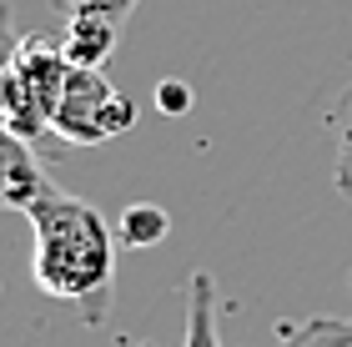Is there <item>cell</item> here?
Wrapping results in <instances>:
<instances>
[{
  "instance_id": "cell-6",
  "label": "cell",
  "mask_w": 352,
  "mask_h": 347,
  "mask_svg": "<svg viewBox=\"0 0 352 347\" xmlns=\"http://www.w3.org/2000/svg\"><path fill=\"white\" fill-rule=\"evenodd\" d=\"M327 126H332V186H338V197H352V81L332 101Z\"/></svg>"
},
{
  "instance_id": "cell-12",
  "label": "cell",
  "mask_w": 352,
  "mask_h": 347,
  "mask_svg": "<svg viewBox=\"0 0 352 347\" xmlns=\"http://www.w3.org/2000/svg\"><path fill=\"white\" fill-rule=\"evenodd\" d=\"M347 292H352V267H347Z\"/></svg>"
},
{
  "instance_id": "cell-11",
  "label": "cell",
  "mask_w": 352,
  "mask_h": 347,
  "mask_svg": "<svg viewBox=\"0 0 352 347\" xmlns=\"http://www.w3.org/2000/svg\"><path fill=\"white\" fill-rule=\"evenodd\" d=\"M21 30H15V10L6 5V0H0V76L10 71V60H15V51H21Z\"/></svg>"
},
{
  "instance_id": "cell-1",
  "label": "cell",
  "mask_w": 352,
  "mask_h": 347,
  "mask_svg": "<svg viewBox=\"0 0 352 347\" xmlns=\"http://www.w3.org/2000/svg\"><path fill=\"white\" fill-rule=\"evenodd\" d=\"M36 236L30 251V277L51 302L81 307L86 322H106L111 287H116V227L106 222L91 201L45 186L21 212Z\"/></svg>"
},
{
  "instance_id": "cell-4",
  "label": "cell",
  "mask_w": 352,
  "mask_h": 347,
  "mask_svg": "<svg viewBox=\"0 0 352 347\" xmlns=\"http://www.w3.org/2000/svg\"><path fill=\"white\" fill-rule=\"evenodd\" d=\"M116 36H121V21L111 15H66V30H60V45H66V60L71 66H106L111 51H116Z\"/></svg>"
},
{
  "instance_id": "cell-3",
  "label": "cell",
  "mask_w": 352,
  "mask_h": 347,
  "mask_svg": "<svg viewBox=\"0 0 352 347\" xmlns=\"http://www.w3.org/2000/svg\"><path fill=\"white\" fill-rule=\"evenodd\" d=\"M45 186L51 177H45L36 146L0 126V212H25Z\"/></svg>"
},
{
  "instance_id": "cell-8",
  "label": "cell",
  "mask_w": 352,
  "mask_h": 347,
  "mask_svg": "<svg viewBox=\"0 0 352 347\" xmlns=\"http://www.w3.org/2000/svg\"><path fill=\"white\" fill-rule=\"evenodd\" d=\"M272 347H352V317H307L297 327H282Z\"/></svg>"
},
{
  "instance_id": "cell-9",
  "label": "cell",
  "mask_w": 352,
  "mask_h": 347,
  "mask_svg": "<svg viewBox=\"0 0 352 347\" xmlns=\"http://www.w3.org/2000/svg\"><path fill=\"white\" fill-rule=\"evenodd\" d=\"M60 15H81V10H96V15H111V21H126L141 0H51Z\"/></svg>"
},
{
  "instance_id": "cell-10",
  "label": "cell",
  "mask_w": 352,
  "mask_h": 347,
  "mask_svg": "<svg viewBox=\"0 0 352 347\" xmlns=\"http://www.w3.org/2000/svg\"><path fill=\"white\" fill-rule=\"evenodd\" d=\"M156 111L162 116H186L191 111V86L186 81H156Z\"/></svg>"
},
{
  "instance_id": "cell-5",
  "label": "cell",
  "mask_w": 352,
  "mask_h": 347,
  "mask_svg": "<svg viewBox=\"0 0 352 347\" xmlns=\"http://www.w3.org/2000/svg\"><path fill=\"white\" fill-rule=\"evenodd\" d=\"M186 347H221V333H217V282L206 272H191V282H186Z\"/></svg>"
},
{
  "instance_id": "cell-7",
  "label": "cell",
  "mask_w": 352,
  "mask_h": 347,
  "mask_svg": "<svg viewBox=\"0 0 352 347\" xmlns=\"http://www.w3.org/2000/svg\"><path fill=\"white\" fill-rule=\"evenodd\" d=\"M171 232V216L156 207V201H131L116 222V242L121 247H156Z\"/></svg>"
},
{
  "instance_id": "cell-2",
  "label": "cell",
  "mask_w": 352,
  "mask_h": 347,
  "mask_svg": "<svg viewBox=\"0 0 352 347\" xmlns=\"http://www.w3.org/2000/svg\"><path fill=\"white\" fill-rule=\"evenodd\" d=\"M136 126V101L106 76V66H71L51 131L71 146H106Z\"/></svg>"
}]
</instances>
